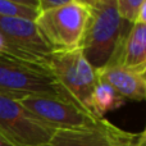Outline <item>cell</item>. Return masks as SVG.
I'll return each mask as SVG.
<instances>
[{
    "label": "cell",
    "instance_id": "obj_1",
    "mask_svg": "<svg viewBox=\"0 0 146 146\" xmlns=\"http://www.w3.org/2000/svg\"><path fill=\"white\" fill-rule=\"evenodd\" d=\"M117 10L115 0H98L91 8L90 18L80 49L95 71L115 60L128 31Z\"/></svg>",
    "mask_w": 146,
    "mask_h": 146
},
{
    "label": "cell",
    "instance_id": "obj_2",
    "mask_svg": "<svg viewBox=\"0 0 146 146\" xmlns=\"http://www.w3.org/2000/svg\"><path fill=\"white\" fill-rule=\"evenodd\" d=\"M0 91L17 100L28 95H50L77 103L49 67L15 56L0 55Z\"/></svg>",
    "mask_w": 146,
    "mask_h": 146
},
{
    "label": "cell",
    "instance_id": "obj_3",
    "mask_svg": "<svg viewBox=\"0 0 146 146\" xmlns=\"http://www.w3.org/2000/svg\"><path fill=\"white\" fill-rule=\"evenodd\" d=\"M91 8L71 1L41 10L35 25L42 40L51 51H64L80 48L90 18Z\"/></svg>",
    "mask_w": 146,
    "mask_h": 146
},
{
    "label": "cell",
    "instance_id": "obj_4",
    "mask_svg": "<svg viewBox=\"0 0 146 146\" xmlns=\"http://www.w3.org/2000/svg\"><path fill=\"white\" fill-rule=\"evenodd\" d=\"M55 131L30 113L19 100L0 91V137L14 146H40L48 144Z\"/></svg>",
    "mask_w": 146,
    "mask_h": 146
},
{
    "label": "cell",
    "instance_id": "obj_5",
    "mask_svg": "<svg viewBox=\"0 0 146 146\" xmlns=\"http://www.w3.org/2000/svg\"><path fill=\"white\" fill-rule=\"evenodd\" d=\"M49 69L59 83L90 111L91 95L98 85V73L85 59L80 48L64 51H51Z\"/></svg>",
    "mask_w": 146,
    "mask_h": 146
},
{
    "label": "cell",
    "instance_id": "obj_6",
    "mask_svg": "<svg viewBox=\"0 0 146 146\" xmlns=\"http://www.w3.org/2000/svg\"><path fill=\"white\" fill-rule=\"evenodd\" d=\"M40 146H146V137L145 131H124L104 117L90 127L56 129L50 141Z\"/></svg>",
    "mask_w": 146,
    "mask_h": 146
},
{
    "label": "cell",
    "instance_id": "obj_7",
    "mask_svg": "<svg viewBox=\"0 0 146 146\" xmlns=\"http://www.w3.org/2000/svg\"><path fill=\"white\" fill-rule=\"evenodd\" d=\"M19 103L37 119L54 129L90 127L99 119L74 101L50 95H28Z\"/></svg>",
    "mask_w": 146,
    "mask_h": 146
},
{
    "label": "cell",
    "instance_id": "obj_8",
    "mask_svg": "<svg viewBox=\"0 0 146 146\" xmlns=\"http://www.w3.org/2000/svg\"><path fill=\"white\" fill-rule=\"evenodd\" d=\"M0 33L25 60L49 67L51 50L42 40L35 21L0 15Z\"/></svg>",
    "mask_w": 146,
    "mask_h": 146
},
{
    "label": "cell",
    "instance_id": "obj_9",
    "mask_svg": "<svg viewBox=\"0 0 146 146\" xmlns=\"http://www.w3.org/2000/svg\"><path fill=\"white\" fill-rule=\"evenodd\" d=\"M98 80L109 85L124 100L142 101L146 96L145 74L129 71L117 64H110L96 71Z\"/></svg>",
    "mask_w": 146,
    "mask_h": 146
},
{
    "label": "cell",
    "instance_id": "obj_10",
    "mask_svg": "<svg viewBox=\"0 0 146 146\" xmlns=\"http://www.w3.org/2000/svg\"><path fill=\"white\" fill-rule=\"evenodd\" d=\"M111 64L121 66L140 74L146 73V23L133 22ZM110 66V64H109Z\"/></svg>",
    "mask_w": 146,
    "mask_h": 146
},
{
    "label": "cell",
    "instance_id": "obj_11",
    "mask_svg": "<svg viewBox=\"0 0 146 146\" xmlns=\"http://www.w3.org/2000/svg\"><path fill=\"white\" fill-rule=\"evenodd\" d=\"M124 99L115 92L109 85L99 81L91 95L90 111L96 118H104L106 113L115 110L124 104Z\"/></svg>",
    "mask_w": 146,
    "mask_h": 146
},
{
    "label": "cell",
    "instance_id": "obj_12",
    "mask_svg": "<svg viewBox=\"0 0 146 146\" xmlns=\"http://www.w3.org/2000/svg\"><path fill=\"white\" fill-rule=\"evenodd\" d=\"M38 13H40L38 10L31 9V8L23 7V5L15 4L8 0H0V15H4V17H21L30 21H35Z\"/></svg>",
    "mask_w": 146,
    "mask_h": 146
},
{
    "label": "cell",
    "instance_id": "obj_13",
    "mask_svg": "<svg viewBox=\"0 0 146 146\" xmlns=\"http://www.w3.org/2000/svg\"><path fill=\"white\" fill-rule=\"evenodd\" d=\"M144 3H146V0H115L119 17L129 23H133L137 12Z\"/></svg>",
    "mask_w": 146,
    "mask_h": 146
},
{
    "label": "cell",
    "instance_id": "obj_14",
    "mask_svg": "<svg viewBox=\"0 0 146 146\" xmlns=\"http://www.w3.org/2000/svg\"><path fill=\"white\" fill-rule=\"evenodd\" d=\"M71 1H73V0H38V9L41 12V10L55 8V7H59V5L68 4Z\"/></svg>",
    "mask_w": 146,
    "mask_h": 146
},
{
    "label": "cell",
    "instance_id": "obj_15",
    "mask_svg": "<svg viewBox=\"0 0 146 146\" xmlns=\"http://www.w3.org/2000/svg\"><path fill=\"white\" fill-rule=\"evenodd\" d=\"M8 1L15 3V4L23 5V7H27V8H31V9H35L40 12V9H38V0H8Z\"/></svg>",
    "mask_w": 146,
    "mask_h": 146
},
{
    "label": "cell",
    "instance_id": "obj_16",
    "mask_svg": "<svg viewBox=\"0 0 146 146\" xmlns=\"http://www.w3.org/2000/svg\"><path fill=\"white\" fill-rule=\"evenodd\" d=\"M73 1L78 3V4L86 5V7H88V8H92L94 5L96 4V1H98V0H73Z\"/></svg>",
    "mask_w": 146,
    "mask_h": 146
},
{
    "label": "cell",
    "instance_id": "obj_17",
    "mask_svg": "<svg viewBox=\"0 0 146 146\" xmlns=\"http://www.w3.org/2000/svg\"><path fill=\"white\" fill-rule=\"evenodd\" d=\"M0 146H14V145H12L10 142H8L7 140H4L3 137H0Z\"/></svg>",
    "mask_w": 146,
    "mask_h": 146
}]
</instances>
